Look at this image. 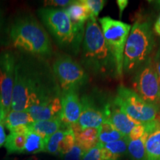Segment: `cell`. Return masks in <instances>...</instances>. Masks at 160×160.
I'll use <instances>...</instances> for the list:
<instances>
[{"label": "cell", "mask_w": 160, "mask_h": 160, "mask_svg": "<svg viewBox=\"0 0 160 160\" xmlns=\"http://www.w3.org/2000/svg\"><path fill=\"white\" fill-rule=\"evenodd\" d=\"M53 70L63 91H77L88 81V76L77 62L68 56H62L55 60Z\"/></svg>", "instance_id": "obj_9"}, {"label": "cell", "mask_w": 160, "mask_h": 160, "mask_svg": "<svg viewBox=\"0 0 160 160\" xmlns=\"http://www.w3.org/2000/svg\"><path fill=\"white\" fill-rule=\"evenodd\" d=\"M6 141V136L5 128H4V124L0 123V148L2 145H5Z\"/></svg>", "instance_id": "obj_34"}, {"label": "cell", "mask_w": 160, "mask_h": 160, "mask_svg": "<svg viewBox=\"0 0 160 160\" xmlns=\"http://www.w3.org/2000/svg\"><path fill=\"white\" fill-rule=\"evenodd\" d=\"M10 39L16 48L47 57L51 54V40L45 28L31 15L16 19L10 29Z\"/></svg>", "instance_id": "obj_2"}, {"label": "cell", "mask_w": 160, "mask_h": 160, "mask_svg": "<svg viewBox=\"0 0 160 160\" xmlns=\"http://www.w3.org/2000/svg\"><path fill=\"white\" fill-rule=\"evenodd\" d=\"M72 1L70 0H50V1H45L44 5L45 6H53V7H59V8H67Z\"/></svg>", "instance_id": "obj_31"}, {"label": "cell", "mask_w": 160, "mask_h": 160, "mask_svg": "<svg viewBox=\"0 0 160 160\" xmlns=\"http://www.w3.org/2000/svg\"><path fill=\"white\" fill-rule=\"evenodd\" d=\"M159 92H160V87H159Z\"/></svg>", "instance_id": "obj_39"}, {"label": "cell", "mask_w": 160, "mask_h": 160, "mask_svg": "<svg viewBox=\"0 0 160 160\" xmlns=\"http://www.w3.org/2000/svg\"><path fill=\"white\" fill-rule=\"evenodd\" d=\"M145 133V127L144 124H139L135 126L130 132L128 138L130 140H137L141 138Z\"/></svg>", "instance_id": "obj_30"}, {"label": "cell", "mask_w": 160, "mask_h": 160, "mask_svg": "<svg viewBox=\"0 0 160 160\" xmlns=\"http://www.w3.org/2000/svg\"><path fill=\"white\" fill-rule=\"evenodd\" d=\"M128 137L117 140L113 142L101 145L102 148L103 157L105 160H119L120 157L128 151L129 142ZM99 144V143H98Z\"/></svg>", "instance_id": "obj_19"}, {"label": "cell", "mask_w": 160, "mask_h": 160, "mask_svg": "<svg viewBox=\"0 0 160 160\" xmlns=\"http://www.w3.org/2000/svg\"><path fill=\"white\" fill-rule=\"evenodd\" d=\"M153 31L157 36L160 37V14L158 17L157 21L154 24V27H153Z\"/></svg>", "instance_id": "obj_35"}, {"label": "cell", "mask_w": 160, "mask_h": 160, "mask_svg": "<svg viewBox=\"0 0 160 160\" xmlns=\"http://www.w3.org/2000/svg\"><path fill=\"white\" fill-rule=\"evenodd\" d=\"M34 122L28 111H17L11 110L5 117L4 124L10 131L20 126H28Z\"/></svg>", "instance_id": "obj_20"}, {"label": "cell", "mask_w": 160, "mask_h": 160, "mask_svg": "<svg viewBox=\"0 0 160 160\" xmlns=\"http://www.w3.org/2000/svg\"><path fill=\"white\" fill-rule=\"evenodd\" d=\"M154 45L151 24L142 19L136 21L125 44L123 72L129 73L139 69L150 58Z\"/></svg>", "instance_id": "obj_5"}, {"label": "cell", "mask_w": 160, "mask_h": 160, "mask_svg": "<svg viewBox=\"0 0 160 160\" xmlns=\"http://www.w3.org/2000/svg\"><path fill=\"white\" fill-rule=\"evenodd\" d=\"M35 160H38V159H35Z\"/></svg>", "instance_id": "obj_40"}, {"label": "cell", "mask_w": 160, "mask_h": 160, "mask_svg": "<svg viewBox=\"0 0 160 160\" xmlns=\"http://www.w3.org/2000/svg\"><path fill=\"white\" fill-rule=\"evenodd\" d=\"M85 2L91 11V17L97 19L100 12L103 9L106 1L105 0H85Z\"/></svg>", "instance_id": "obj_27"}, {"label": "cell", "mask_w": 160, "mask_h": 160, "mask_svg": "<svg viewBox=\"0 0 160 160\" xmlns=\"http://www.w3.org/2000/svg\"><path fill=\"white\" fill-rule=\"evenodd\" d=\"M16 65L15 57L11 52L0 53V102L6 116L11 108Z\"/></svg>", "instance_id": "obj_10"}, {"label": "cell", "mask_w": 160, "mask_h": 160, "mask_svg": "<svg viewBox=\"0 0 160 160\" xmlns=\"http://www.w3.org/2000/svg\"><path fill=\"white\" fill-rule=\"evenodd\" d=\"M27 133L11 132L6 137L5 147L8 153H23L26 142Z\"/></svg>", "instance_id": "obj_22"}, {"label": "cell", "mask_w": 160, "mask_h": 160, "mask_svg": "<svg viewBox=\"0 0 160 160\" xmlns=\"http://www.w3.org/2000/svg\"><path fill=\"white\" fill-rule=\"evenodd\" d=\"M61 97L59 96L32 105L28 110L34 122L45 121L60 117Z\"/></svg>", "instance_id": "obj_13"}, {"label": "cell", "mask_w": 160, "mask_h": 160, "mask_svg": "<svg viewBox=\"0 0 160 160\" xmlns=\"http://www.w3.org/2000/svg\"><path fill=\"white\" fill-rule=\"evenodd\" d=\"M82 57L85 65L99 74L116 72L114 58L105 42L97 19L91 17L86 22L82 42Z\"/></svg>", "instance_id": "obj_3"}, {"label": "cell", "mask_w": 160, "mask_h": 160, "mask_svg": "<svg viewBox=\"0 0 160 160\" xmlns=\"http://www.w3.org/2000/svg\"><path fill=\"white\" fill-rule=\"evenodd\" d=\"M82 160H105L102 146L97 143L94 148L86 152Z\"/></svg>", "instance_id": "obj_29"}, {"label": "cell", "mask_w": 160, "mask_h": 160, "mask_svg": "<svg viewBox=\"0 0 160 160\" xmlns=\"http://www.w3.org/2000/svg\"><path fill=\"white\" fill-rule=\"evenodd\" d=\"M82 111L76 125L71 126L79 129L99 128L107 119V105L102 108L98 106L93 99L88 96L81 98Z\"/></svg>", "instance_id": "obj_11"}, {"label": "cell", "mask_w": 160, "mask_h": 160, "mask_svg": "<svg viewBox=\"0 0 160 160\" xmlns=\"http://www.w3.org/2000/svg\"><path fill=\"white\" fill-rule=\"evenodd\" d=\"M2 25V15H1V12H0V31H1Z\"/></svg>", "instance_id": "obj_38"}, {"label": "cell", "mask_w": 160, "mask_h": 160, "mask_svg": "<svg viewBox=\"0 0 160 160\" xmlns=\"http://www.w3.org/2000/svg\"><path fill=\"white\" fill-rule=\"evenodd\" d=\"M66 128H62L57 132H56L54 134H53L51 137L48 139L45 145V152L53 155H59V145L62 140L65 137Z\"/></svg>", "instance_id": "obj_25"}, {"label": "cell", "mask_w": 160, "mask_h": 160, "mask_svg": "<svg viewBox=\"0 0 160 160\" xmlns=\"http://www.w3.org/2000/svg\"><path fill=\"white\" fill-rule=\"evenodd\" d=\"M113 102L133 119L141 124L160 121V108L145 102L133 90L120 85Z\"/></svg>", "instance_id": "obj_6"}, {"label": "cell", "mask_w": 160, "mask_h": 160, "mask_svg": "<svg viewBox=\"0 0 160 160\" xmlns=\"http://www.w3.org/2000/svg\"><path fill=\"white\" fill-rule=\"evenodd\" d=\"M159 47H160V46H159Z\"/></svg>", "instance_id": "obj_41"}, {"label": "cell", "mask_w": 160, "mask_h": 160, "mask_svg": "<svg viewBox=\"0 0 160 160\" xmlns=\"http://www.w3.org/2000/svg\"><path fill=\"white\" fill-rule=\"evenodd\" d=\"M101 29L109 51L114 58L116 74L122 77L124 51L131 26L119 20L105 17L99 19Z\"/></svg>", "instance_id": "obj_7"}, {"label": "cell", "mask_w": 160, "mask_h": 160, "mask_svg": "<svg viewBox=\"0 0 160 160\" xmlns=\"http://www.w3.org/2000/svg\"><path fill=\"white\" fill-rule=\"evenodd\" d=\"M86 151H84L82 148L76 143L73 148L63 156L64 160H82Z\"/></svg>", "instance_id": "obj_28"}, {"label": "cell", "mask_w": 160, "mask_h": 160, "mask_svg": "<svg viewBox=\"0 0 160 160\" xmlns=\"http://www.w3.org/2000/svg\"><path fill=\"white\" fill-rule=\"evenodd\" d=\"M76 144V138L74 132L71 128L66 129L65 137L62 140L59 145V155L63 157L65 153H67L71 150L73 146Z\"/></svg>", "instance_id": "obj_26"}, {"label": "cell", "mask_w": 160, "mask_h": 160, "mask_svg": "<svg viewBox=\"0 0 160 160\" xmlns=\"http://www.w3.org/2000/svg\"><path fill=\"white\" fill-rule=\"evenodd\" d=\"M53 96L56 94L44 85L34 71L17 62L11 110L28 111L31 106Z\"/></svg>", "instance_id": "obj_1"}, {"label": "cell", "mask_w": 160, "mask_h": 160, "mask_svg": "<svg viewBox=\"0 0 160 160\" xmlns=\"http://www.w3.org/2000/svg\"><path fill=\"white\" fill-rule=\"evenodd\" d=\"M146 160H160V121L148 133L145 142Z\"/></svg>", "instance_id": "obj_18"}, {"label": "cell", "mask_w": 160, "mask_h": 160, "mask_svg": "<svg viewBox=\"0 0 160 160\" xmlns=\"http://www.w3.org/2000/svg\"><path fill=\"white\" fill-rule=\"evenodd\" d=\"M112 125L125 137H128L131 130L139 122L133 119L122 111L114 103H108L107 105V119Z\"/></svg>", "instance_id": "obj_14"}, {"label": "cell", "mask_w": 160, "mask_h": 160, "mask_svg": "<svg viewBox=\"0 0 160 160\" xmlns=\"http://www.w3.org/2000/svg\"><path fill=\"white\" fill-rule=\"evenodd\" d=\"M62 128L63 127L60 117L45 121L34 122L28 126L30 131L35 132L41 136L45 140V142H47L48 139Z\"/></svg>", "instance_id": "obj_16"}, {"label": "cell", "mask_w": 160, "mask_h": 160, "mask_svg": "<svg viewBox=\"0 0 160 160\" xmlns=\"http://www.w3.org/2000/svg\"><path fill=\"white\" fill-rule=\"evenodd\" d=\"M98 129H99L98 143L101 145L113 142L125 137V136L118 131L108 120H105Z\"/></svg>", "instance_id": "obj_21"}, {"label": "cell", "mask_w": 160, "mask_h": 160, "mask_svg": "<svg viewBox=\"0 0 160 160\" xmlns=\"http://www.w3.org/2000/svg\"><path fill=\"white\" fill-rule=\"evenodd\" d=\"M62 111L60 120L63 128H71L76 125L82 111V102L77 91L68 90L63 91L61 97Z\"/></svg>", "instance_id": "obj_12"}, {"label": "cell", "mask_w": 160, "mask_h": 160, "mask_svg": "<svg viewBox=\"0 0 160 160\" xmlns=\"http://www.w3.org/2000/svg\"><path fill=\"white\" fill-rule=\"evenodd\" d=\"M148 133H145L142 137L137 140H129L128 153L131 160H146L145 142Z\"/></svg>", "instance_id": "obj_24"}, {"label": "cell", "mask_w": 160, "mask_h": 160, "mask_svg": "<svg viewBox=\"0 0 160 160\" xmlns=\"http://www.w3.org/2000/svg\"><path fill=\"white\" fill-rule=\"evenodd\" d=\"M151 2H153L155 5H157L159 8H160V0H157V1H152Z\"/></svg>", "instance_id": "obj_37"}, {"label": "cell", "mask_w": 160, "mask_h": 160, "mask_svg": "<svg viewBox=\"0 0 160 160\" xmlns=\"http://www.w3.org/2000/svg\"><path fill=\"white\" fill-rule=\"evenodd\" d=\"M160 82L151 57L137 70L133 79V91L145 102L160 108Z\"/></svg>", "instance_id": "obj_8"}, {"label": "cell", "mask_w": 160, "mask_h": 160, "mask_svg": "<svg viewBox=\"0 0 160 160\" xmlns=\"http://www.w3.org/2000/svg\"><path fill=\"white\" fill-rule=\"evenodd\" d=\"M117 4L119 10V17H121L122 15L123 11H125L126 7L128 5V0H117Z\"/></svg>", "instance_id": "obj_33"}, {"label": "cell", "mask_w": 160, "mask_h": 160, "mask_svg": "<svg viewBox=\"0 0 160 160\" xmlns=\"http://www.w3.org/2000/svg\"><path fill=\"white\" fill-rule=\"evenodd\" d=\"M45 140L41 136L28 129L23 153H37L45 152Z\"/></svg>", "instance_id": "obj_23"}, {"label": "cell", "mask_w": 160, "mask_h": 160, "mask_svg": "<svg viewBox=\"0 0 160 160\" xmlns=\"http://www.w3.org/2000/svg\"><path fill=\"white\" fill-rule=\"evenodd\" d=\"M5 117H6L5 113V111H4L3 107H2V105L1 102H0V123L4 124V121H5Z\"/></svg>", "instance_id": "obj_36"}, {"label": "cell", "mask_w": 160, "mask_h": 160, "mask_svg": "<svg viewBox=\"0 0 160 160\" xmlns=\"http://www.w3.org/2000/svg\"><path fill=\"white\" fill-rule=\"evenodd\" d=\"M38 13L59 45L77 53L85 34L84 25H73L63 9L45 7Z\"/></svg>", "instance_id": "obj_4"}, {"label": "cell", "mask_w": 160, "mask_h": 160, "mask_svg": "<svg viewBox=\"0 0 160 160\" xmlns=\"http://www.w3.org/2000/svg\"><path fill=\"white\" fill-rule=\"evenodd\" d=\"M64 10L73 25H85V22L91 17V11L85 2V0L72 1Z\"/></svg>", "instance_id": "obj_15"}, {"label": "cell", "mask_w": 160, "mask_h": 160, "mask_svg": "<svg viewBox=\"0 0 160 160\" xmlns=\"http://www.w3.org/2000/svg\"><path fill=\"white\" fill-rule=\"evenodd\" d=\"M71 128L74 132L76 143L81 146L84 151H88L97 145L99 139L98 128L79 129L73 127Z\"/></svg>", "instance_id": "obj_17"}, {"label": "cell", "mask_w": 160, "mask_h": 160, "mask_svg": "<svg viewBox=\"0 0 160 160\" xmlns=\"http://www.w3.org/2000/svg\"><path fill=\"white\" fill-rule=\"evenodd\" d=\"M153 63H154V67L157 71V76L159 77L160 82V47L158 49V51L156 53L154 59H153Z\"/></svg>", "instance_id": "obj_32"}]
</instances>
